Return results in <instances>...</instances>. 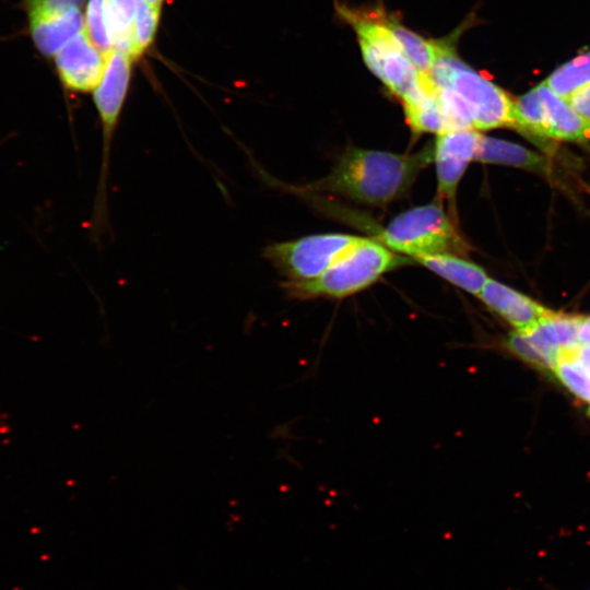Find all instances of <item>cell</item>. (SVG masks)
I'll return each mask as SVG.
<instances>
[{
  "label": "cell",
  "mask_w": 590,
  "mask_h": 590,
  "mask_svg": "<svg viewBox=\"0 0 590 590\" xmlns=\"http://www.w3.org/2000/svg\"><path fill=\"white\" fill-rule=\"evenodd\" d=\"M162 5L141 1L132 28V52L134 60L140 58L154 42L160 24Z\"/></svg>",
  "instance_id": "d6986e66"
},
{
  "label": "cell",
  "mask_w": 590,
  "mask_h": 590,
  "mask_svg": "<svg viewBox=\"0 0 590 590\" xmlns=\"http://www.w3.org/2000/svg\"><path fill=\"white\" fill-rule=\"evenodd\" d=\"M553 374L569 392L590 405V371L575 355L560 359Z\"/></svg>",
  "instance_id": "ffe728a7"
},
{
  "label": "cell",
  "mask_w": 590,
  "mask_h": 590,
  "mask_svg": "<svg viewBox=\"0 0 590 590\" xmlns=\"http://www.w3.org/2000/svg\"><path fill=\"white\" fill-rule=\"evenodd\" d=\"M578 339L581 345L590 346V316H581Z\"/></svg>",
  "instance_id": "cb8c5ba5"
},
{
  "label": "cell",
  "mask_w": 590,
  "mask_h": 590,
  "mask_svg": "<svg viewBox=\"0 0 590 590\" xmlns=\"http://www.w3.org/2000/svg\"><path fill=\"white\" fill-rule=\"evenodd\" d=\"M141 1L107 0L108 24L114 49L130 56L132 52V28Z\"/></svg>",
  "instance_id": "ac0fdd59"
},
{
  "label": "cell",
  "mask_w": 590,
  "mask_h": 590,
  "mask_svg": "<svg viewBox=\"0 0 590 590\" xmlns=\"http://www.w3.org/2000/svg\"><path fill=\"white\" fill-rule=\"evenodd\" d=\"M363 238L345 234L311 235L269 245L263 255L286 281H308L344 258Z\"/></svg>",
  "instance_id": "8992f818"
},
{
  "label": "cell",
  "mask_w": 590,
  "mask_h": 590,
  "mask_svg": "<svg viewBox=\"0 0 590 590\" xmlns=\"http://www.w3.org/2000/svg\"><path fill=\"white\" fill-rule=\"evenodd\" d=\"M404 111L406 121L414 132H434L439 134L451 130L430 76L426 94L417 103L404 107Z\"/></svg>",
  "instance_id": "2e32d148"
},
{
  "label": "cell",
  "mask_w": 590,
  "mask_h": 590,
  "mask_svg": "<svg viewBox=\"0 0 590 590\" xmlns=\"http://www.w3.org/2000/svg\"><path fill=\"white\" fill-rule=\"evenodd\" d=\"M45 3L55 10L66 11L70 9H81L86 0H44Z\"/></svg>",
  "instance_id": "603a6c76"
},
{
  "label": "cell",
  "mask_w": 590,
  "mask_h": 590,
  "mask_svg": "<svg viewBox=\"0 0 590 590\" xmlns=\"http://www.w3.org/2000/svg\"><path fill=\"white\" fill-rule=\"evenodd\" d=\"M84 28L92 43L106 56L114 49L108 24L107 0H88Z\"/></svg>",
  "instance_id": "44dd1931"
},
{
  "label": "cell",
  "mask_w": 590,
  "mask_h": 590,
  "mask_svg": "<svg viewBox=\"0 0 590 590\" xmlns=\"http://www.w3.org/2000/svg\"><path fill=\"white\" fill-rule=\"evenodd\" d=\"M32 39L38 51L52 57L84 28L81 9L59 11L44 0H24Z\"/></svg>",
  "instance_id": "9c48e42d"
},
{
  "label": "cell",
  "mask_w": 590,
  "mask_h": 590,
  "mask_svg": "<svg viewBox=\"0 0 590 590\" xmlns=\"http://www.w3.org/2000/svg\"><path fill=\"white\" fill-rule=\"evenodd\" d=\"M567 102L580 116L590 121V84L574 93Z\"/></svg>",
  "instance_id": "7402d4cb"
},
{
  "label": "cell",
  "mask_w": 590,
  "mask_h": 590,
  "mask_svg": "<svg viewBox=\"0 0 590 590\" xmlns=\"http://www.w3.org/2000/svg\"><path fill=\"white\" fill-rule=\"evenodd\" d=\"M427 73L436 86L451 90L465 103L475 130L511 126L514 99L467 66L448 43L442 44Z\"/></svg>",
  "instance_id": "277c9868"
},
{
  "label": "cell",
  "mask_w": 590,
  "mask_h": 590,
  "mask_svg": "<svg viewBox=\"0 0 590 590\" xmlns=\"http://www.w3.org/2000/svg\"><path fill=\"white\" fill-rule=\"evenodd\" d=\"M433 154L434 146L411 155L352 148L340 157L332 172L311 188L368 205H385L408 191Z\"/></svg>",
  "instance_id": "6da1fadb"
},
{
  "label": "cell",
  "mask_w": 590,
  "mask_h": 590,
  "mask_svg": "<svg viewBox=\"0 0 590 590\" xmlns=\"http://www.w3.org/2000/svg\"><path fill=\"white\" fill-rule=\"evenodd\" d=\"M414 260L456 286L476 296L488 280L481 267L457 255H432Z\"/></svg>",
  "instance_id": "4fadbf2b"
},
{
  "label": "cell",
  "mask_w": 590,
  "mask_h": 590,
  "mask_svg": "<svg viewBox=\"0 0 590 590\" xmlns=\"http://www.w3.org/2000/svg\"><path fill=\"white\" fill-rule=\"evenodd\" d=\"M474 160L543 173L547 169L543 155L520 144L484 135L479 141Z\"/></svg>",
  "instance_id": "5bb4252c"
},
{
  "label": "cell",
  "mask_w": 590,
  "mask_h": 590,
  "mask_svg": "<svg viewBox=\"0 0 590 590\" xmlns=\"http://www.w3.org/2000/svg\"><path fill=\"white\" fill-rule=\"evenodd\" d=\"M587 590H590V588H589V589H587Z\"/></svg>",
  "instance_id": "484cf974"
},
{
  "label": "cell",
  "mask_w": 590,
  "mask_h": 590,
  "mask_svg": "<svg viewBox=\"0 0 590 590\" xmlns=\"http://www.w3.org/2000/svg\"><path fill=\"white\" fill-rule=\"evenodd\" d=\"M144 1L152 4H160V5H162L163 3V0H144Z\"/></svg>",
  "instance_id": "d4e9b609"
},
{
  "label": "cell",
  "mask_w": 590,
  "mask_h": 590,
  "mask_svg": "<svg viewBox=\"0 0 590 590\" xmlns=\"http://www.w3.org/2000/svg\"><path fill=\"white\" fill-rule=\"evenodd\" d=\"M543 82L567 101L574 93L590 84V50L558 67Z\"/></svg>",
  "instance_id": "e0dca14e"
},
{
  "label": "cell",
  "mask_w": 590,
  "mask_h": 590,
  "mask_svg": "<svg viewBox=\"0 0 590 590\" xmlns=\"http://www.w3.org/2000/svg\"><path fill=\"white\" fill-rule=\"evenodd\" d=\"M379 241L394 252L414 259L432 255L467 252L450 217L440 203L432 202L396 216L381 232Z\"/></svg>",
  "instance_id": "5b68a950"
},
{
  "label": "cell",
  "mask_w": 590,
  "mask_h": 590,
  "mask_svg": "<svg viewBox=\"0 0 590 590\" xmlns=\"http://www.w3.org/2000/svg\"><path fill=\"white\" fill-rule=\"evenodd\" d=\"M481 137L475 129H455L437 134L433 158L441 197L453 198L468 164L475 157Z\"/></svg>",
  "instance_id": "30bf717a"
},
{
  "label": "cell",
  "mask_w": 590,
  "mask_h": 590,
  "mask_svg": "<svg viewBox=\"0 0 590 590\" xmlns=\"http://www.w3.org/2000/svg\"><path fill=\"white\" fill-rule=\"evenodd\" d=\"M54 59L63 86L73 92L87 93L98 85L107 56L92 43L83 28L54 56Z\"/></svg>",
  "instance_id": "ba28073f"
},
{
  "label": "cell",
  "mask_w": 590,
  "mask_h": 590,
  "mask_svg": "<svg viewBox=\"0 0 590 590\" xmlns=\"http://www.w3.org/2000/svg\"><path fill=\"white\" fill-rule=\"evenodd\" d=\"M410 262L379 240H363L344 258L316 279L284 281L283 290L292 298H344L374 284L382 274Z\"/></svg>",
  "instance_id": "3957f363"
},
{
  "label": "cell",
  "mask_w": 590,
  "mask_h": 590,
  "mask_svg": "<svg viewBox=\"0 0 590 590\" xmlns=\"http://www.w3.org/2000/svg\"><path fill=\"white\" fill-rule=\"evenodd\" d=\"M477 297L515 331L528 330L552 312L527 295L492 279L486 281Z\"/></svg>",
  "instance_id": "8fae6325"
},
{
  "label": "cell",
  "mask_w": 590,
  "mask_h": 590,
  "mask_svg": "<svg viewBox=\"0 0 590 590\" xmlns=\"http://www.w3.org/2000/svg\"><path fill=\"white\" fill-rule=\"evenodd\" d=\"M581 316L552 311L532 328L518 331L510 353L527 364L553 373L556 364L580 347L578 328Z\"/></svg>",
  "instance_id": "52a82bcc"
},
{
  "label": "cell",
  "mask_w": 590,
  "mask_h": 590,
  "mask_svg": "<svg viewBox=\"0 0 590 590\" xmlns=\"http://www.w3.org/2000/svg\"><path fill=\"white\" fill-rule=\"evenodd\" d=\"M385 22L404 56L420 72L427 73L444 43L424 38L400 24L397 20L385 16Z\"/></svg>",
  "instance_id": "9a60e30c"
},
{
  "label": "cell",
  "mask_w": 590,
  "mask_h": 590,
  "mask_svg": "<svg viewBox=\"0 0 590 590\" xmlns=\"http://www.w3.org/2000/svg\"><path fill=\"white\" fill-rule=\"evenodd\" d=\"M342 15L353 26L366 66L397 96L403 107L417 103L427 92L428 76L404 56L385 22V15L349 8Z\"/></svg>",
  "instance_id": "7a4b0ae2"
},
{
  "label": "cell",
  "mask_w": 590,
  "mask_h": 590,
  "mask_svg": "<svg viewBox=\"0 0 590 590\" xmlns=\"http://www.w3.org/2000/svg\"><path fill=\"white\" fill-rule=\"evenodd\" d=\"M545 103L547 139L577 141L590 135V121L544 82L538 85Z\"/></svg>",
  "instance_id": "7c38bea8"
}]
</instances>
